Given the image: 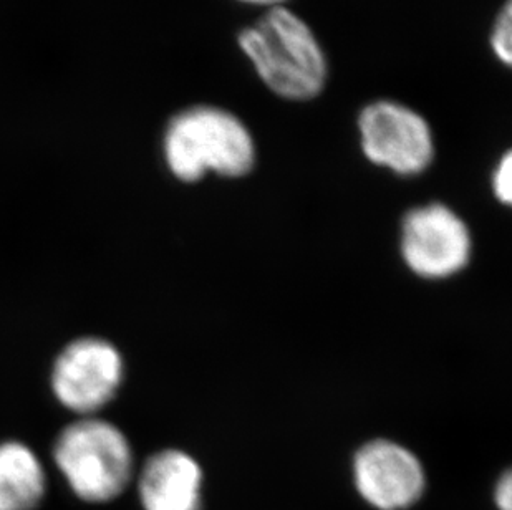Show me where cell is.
Here are the masks:
<instances>
[{"label":"cell","instance_id":"1","mask_svg":"<svg viewBox=\"0 0 512 510\" xmlns=\"http://www.w3.org/2000/svg\"><path fill=\"white\" fill-rule=\"evenodd\" d=\"M237 44L277 97L307 102L324 90L329 77L324 49L307 22L284 5L241 30Z\"/></svg>","mask_w":512,"mask_h":510},{"label":"cell","instance_id":"2","mask_svg":"<svg viewBox=\"0 0 512 510\" xmlns=\"http://www.w3.org/2000/svg\"><path fill=\"white\" fill-rule=\"evenodd\" d=\"M163 154L171 174L184 183L206 173L241 178L256 164L251 131L231 111L211 105L191 106L171 118Z\"/></svg>","mask_w":512,"mask_h":510},{"label":"cell","instance_id":"3","mask_svg":"<svg viewBox=\"0 0 512 510\" xmlns=\"http://www.w3.org/2000/svg\"><path fill=\"white\" fill-rule=\"evenodd\" d=\"M52 456L73 496L87 504L115 501L135 479L130 439L102 416L67 424L55 438Z\"/></svg>","mask_w":512,"mask_h":510},{"label":"cell","instance_id":"4","mask_svg":"<svg viewBox=\"0 0 512 510\" xmlns=\"http://www.w3.org/2000/svg\"><path fill=\"white\" fill-rule=\"evenodd\" d=\"M125 380V360L115 343L95 335L73 338L50 368L58 405L77 418L98 416L115 400Z\"/></svg>","mask_w":512,"mask_h":510},{"label":"cell","instance_id":"5","mask_svg":"<svg viewBox=\"0 0 512 510\" xmlns=\"http://www.w3.org/2000/svg\"><path fill=\"white\" fill-rule=\"evenodd\" d=\"M358 133L368 161L400 176L423 173L435 158L428 121L410 106L392 100L365 106L358 115Z\"/></svg>","mask_w":512,"mask_h":510},{"label":"cell","instance_id":"6","mask_svg":"<svg viewBox=\"0 0 512 510\" xmlns=\"http://www.w3.org/2000/svg\"><path fill=\"white\" fill-rule=\"evenodd\" d=\"M401 254L416 275L446 279L468 264L471 234L450 207L428 204L406 214L401 227Z\"/></svg>","mask_w":512,"mask_h":510},{"label":"cell","instance_id":"7","mask_svg":"<svg viewBox=\"0 0 512 510\" xmlns=\"http://www.w3.org/2000/svg\"><path fill=\"white\" fill-rule=\"evenodd\" d=\"M353 484L363 501L375 510H408L425 494L426 472L410 449L377 439L355 454Z\"/></svg>","mask_w":512,"mask_h":510},{"label":"cell","instance_id":"8","mask_svg":"<svg viewBox=\"0 0 512 510\" xmlns=\"http://www.w3.org/2000/svg\"><path fill=\"white\" fill-rule=\"evenodd\" d=\"M203 467L181 449H163L138 474L143 510H203Z\"/></svg>","mask_w":512,"mask_h":510},{"label":"cell","instance_id":"9","mask_svg":"<svg viewBox=\"0 0 512 510\" xmlns=\"http://www.w3.org/2000/svg\"><path fill=\"white\" fill-rule=\"evenodd\" d=\"M47 494V472L29 444L0 443V510L39 509Z\"/></svg>","mask_w":512,"mask_h":510},{"label":"cell","instance_id":"10","mask_svg":"<svg viewBox=\"0 0 512 510\" xmlns=\"http://www.w3.org/2000/svg\"><path fill=\"white\" fill-rule=\"evenodd\" d=\"M491 49L499 62L509 67L512 63V2L508 0L499 12L489 39Z\"/></svg>","mask_w":512,"mask_h":510},{"label":"cell","instance_id":"11","mask_svg":"<svg viewBox=\"0 0 512 510\" xmlns=\"http://www.w3.org/2000/svg\"><path fill=\"white\" fill-rule=\"evenodd\" d=\"M493 191L501 203L509 206L512 201V154L506 153L499 159L493 173Z\"/></svg>","mask_w":512,"mask_h":510},{"label":"cell","instance_id":"12","mask_svg":"<svg viewBox=\"0 0 512 510\" xmlns=\"http://www.w3.org/2000/svg\"><path fill=\"white\" fill-rule=\"evenodd\" d=\"M494 506L498 510H512V476L511 472H504L499 477L493 492Z\"/></svg>","mask_w":512,"mask_h":510},{"label":"cell","instance_id":"13","mask_svg":"<svg viewBox=\"0 0 512 510\" xmlns=\"http://www.w3.org/2000/svg\"><path fill=\"white\" fill-rule=\"evenodd\" d=\"M242 4H251V5H264V7H279V5L284 4L285 0H239Z\"/></svg>","mask_w":512,"mask_h":510}]
</instances>
